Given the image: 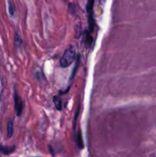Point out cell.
<instances>
[{
  "label": "cell",
  "instance_id": "1",
  "mask_svg": "<svg viewBox=\"0 0 156 157\" xmlns=\"http://www.w3.org/2000/svg\"><path fill=\"white\" fill-rule=\"evenodd\" d=\"M75 55H76V52H75L74 49L72 47L69 48L61 56V59H60V65L62 67H69L74 61Z\"/></svg>",
  "mask_w": 156,
  "mask_h": 157
},
{
  "label": "cell",
  "instance_id": "2",
  "mask_svg": "<svg viewBox=\"0 0 156 157\" xmlns=\"http://www.w3.org/2000/svg\"><path fill=\"white\" fill-rule=\"evenodd\" d=\"M94 0H88L87 5V10L89 15V24H90V29L93 31V7Z\"/></svg>",
  "mask_w": 156,
  "mask_h": 157
},
{
  "label": "cell",
  "instance_id": "3",
  "mask_svg": "<svg viewBox=\"0 0 156 157\" xmlns=\"http://www.w3.org/2000/svg\"><path fill=\"white\" fill-rule=\"evenodd\" d=\"M15 108L17 115L21 116L23 110V101L16 92L15 93Z\"/></svg>",
  "mask_w": 156,
  "mask_h": 157
},
{
  "label": "cell",
  "instance_id": "4",
  "mask_svg": "<svg viewBox=\"0 0 156 157\" xmlns=\"http://www.w3.org/2000/svg\"><path fill=\"white\" fill-rule=\"evenodd\" d=\"M53 101L54 103L55 107L57 108V110H61L62 108V103H61V98L58 96H54L53 98Z\"/></svg>",
  "mask_w": 156,
  "mask_h": 157
},
{
  "label": "cell",
  "instance_id": "5",
  "mask_svg": "<svg viewBox=\"0 0 156 157\" xmlns=\"http://www.w3.org/2000/svg\"><path fill=\"white\" fill-rule=\"evenodd\" d=\"M12 133H13V124L12 121H9L8 124V136L10 137L12 136Z\"/></svg>",
  "mask_w": 156,
  "mask_h": 157
},
{
  "label": "cell",
  "instance_id": "6",
  "mask_svg": "<svg viewBox=\"0 0 156 157\" xmlns=\"http://www.w3.org/2000/svg\"><path fill=\"white\" fill-rule=\"evenodd\" d=\"M76 143H77V146L80 147V148H83L84 147V144H83L82 140V136H81L80 133H79L76 136Z\"/></svg>",
  "mask_w": 156,
  "mask_h": 157
}]
</instances>
